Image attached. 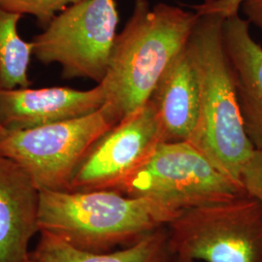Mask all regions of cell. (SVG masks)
I'll use <instances>...</instances> for the list:
<instances>
[{
  "label": "cell",
  "instance_id": "obj_1",
  "mask_svg": "<svg viewBox=\"0 0 262 262\" xmlns=\"http://www.w3.org/2000/svg\"><path fill=\"white\" fill-rule=\"evenodd\" d=\"M180 213L110 189L40 190L38 228L78 250L108 253L137 243Z\"/></svg>",
  "mask_w": 262,
  "mask_h": 262
},
{
  "label": "cell",
  "instance_id": "obj_2",
  "mask_svg": "<svg viewBox=\"0 0 262 262\" xmlns=\"http://www.w3.org/2000/svg\"><path fill=\"white\" fill-rule=\"evenodd\" d=\"M197 17L166 3L150 6L148 0H134L100 83L119 121L149 101L160 77L186 47Z\"/></svg>",
  "mask_w": 262,
  "mask_h": 262
},
{
  "label": "cell",
  "instance_id": "obj_3",
  "mask_svg": "<svg viewBox=\"0 0 262 262\" xmlns=\"http://www.w3.org/2000/svg\"><path fill=\"white\" fill-rule=\"evenodd\" d=\"M197 15L187 43L200 94L199 124L190 143L221 172L242 186L241 171L255 149L244 129L224 47L225 17L217 13Z\"/></svg>",
  "mask_w": 262,
  "mask_h": 262
},
{
  "label": "cell",
  "instance_id": "obj_4",
  "mask_svg": "<svg viewBox=\"0 0 262 262\" xmlns=\"http://www.w3.org/2000/svg\"><path fill=\"white\" fill-rule=\"evenodd\" d=\"M172 254L205 262H262V203L247 192L184 210L167 226Z\"/></svg>",
  "mask_w": 262,
  "mask_h": 262
},
{
  "label": "cell",
  "instance_id": "obj_5",
  "mask_svg": "<svg viewBox=\"0 0 262 262\" xmlns=\"http://www.w3.org/2000/svg\"><path fill=\"white\" fill-rule=\"evenodd\" d=\"M119 122L105 104L74 120L8 131L0 140V155L18 163L39 190H68L95 143Z\"/></svg>",
  "mask_w": 262,
  "mask_h": 262
},
{
  "label": "cell",
  "instance_id": "obj_6",
  "mask_svg": "<svg viewBox=\"0 0 262 262\" xmlns=\"http://www.w3.org/2000/svg\"><path fill=\"white\" fill-rule=\"evenodd\" d=\"M177 212L226 201L244 187L221 172L190 142H163L118 190Z\"/></svg>",
  "mask_w": 262,
  "mask_h": 262
},
{
  "label": "cell",
  "instance_id": "obj_7",
  "mask_svg": "<svg viewBox=\"0 0 262 262\" xmlns=\"http://www.w3.org/2000/svg\"><path fill=\"white\" fill-rule=\"evenodd\" d=\"M120 21L115 0H83L57 14L33 39V56L66 79L105 78Z\"/></svg>",
  "mask_w": 262,
  "mask_h": 262
},
{
  "label": "cell",
  "instance_id": "obj_8",
  "mask_svg": "<svg viewBox=\"0 0 262 262\" xmlns=\"http://www.w3.org/2000/svg\"><path fill=\"white\" fill-rule=\"evenodd\" d=\"M163 142L162 124L148 101L117 122L95 143L77 169L68 190L118 191Z\"/></svg>",
  "mask_w": 262,
  "mask_h": 262
},
{
  "label": "cell",
  "instance_id": "obj_9",
  "mask_svg": "<svg viewBox=\"0 0 262 262\" xmlns=\"http://www.w3.org/2000/svg\"><path fill=\"white\" fill-rule=\"evenodd\" d=\"M106 104L103 86L88 91L67 86L0 90V123L7 131L25 130L84 117Z\"/></svg>",
  "mask_w": 262,
  "mask_h": 262
},
{
  "label": "cell",
  "instance_id": "obj_10",
  "mask_svg": "<svg viewBox=\"0 0 262 262\" xmlns=\"http://www.w3.org/2000/svg\"><path fill=\"white\" fill-rule=\"evenodd\" d=\"M40 190L14 160L0 155V262H24L39 232Z\"/></svg>",
  "mask_w": 262,
  "mask_h": 262
},
{
  "label": "cell",
  "instance_id": "obj_11",
  "mask_svg": "<svg viewBox=\"0 0 262 262\" xmlns=\"http://www.w3.org/2000/svg\"><path fill=\"white\" fill-rule=\"evenodd\" d=\"M222 33L244 129L254 149H262V46L238 13L225 18Z\"/></svg>",
  "mask_w": 262,
  "mask_h": 262
},
{
  "label": "cell",
  "instance_id": "obj_12",
  "mask_svg": "<svg viewBox=\"0 0 262 262\" xmlns=\"http://www.w3.org/2000/svg\"><path fill=\"white\" fill-rule=\"evenodd\" d=\"M149 101L162 124L165 142L193 139L200 118V94L187 45L160 77Z\"/></svg>",
  "mask_w": 262,
  "mask_h": 262
},
{
  "label": "cell",
  "instance_id": "obj_13",
  "mask_svg": "<svg viewBox=\"0 0 262 262\" xmlns=\"http://www.w3.org/2000/svg\"><path fill=\"white\" fill-rule=\"evenodd\" d=\"M30 254L36 262H168L172 256L166 226L129 247L108 253L81 251L55 237L41 234Z\"/></svg>",
  "mask_w": 262,
  "mask_h": 262
},
{
  "label": "cell",
  "instance_id": "obj_14",
  "mask_svg": "<svg viewBox=\"0 0 262 262\" xmlns=\"http://www.w3.org/2000/svg\"><path fill=\"white\" fill-rule=\"evenodd\" d=\"M21 15L0 6V84L2 89L28 88V68L33 56V43L19 36Z\"/></svg>",
  "mask_w": 262,
  "mask_h": 262
},
{
  "label": "cell",
  "instance_id": "obj_15",
  "mask_svg": "<svg viewBox=\"0 0 262 262\" xmlns=\"http://www.w3.org/2000/svg\"><path fill=\"white\" fill-rule=\"evenodd\" d=\"M83 0H0V6L11 12L31 15L44 26L71 5Z\"/></svg>",
  "mask_w": 262,
  "mask_h": 262
},
{
  "label": "cell",
  "instance_id": "obj_16",
  "mask_svg": "<svg viewBox=\"0 0 262 262\" xmlns=\"http://www.w3.org/2000/svg\"><path fill=\"white\" fill-rule=\"evenodd\" d=\"M240 180L245 191L262 203V149L253 150L244 164Z\"/></svg>",
  "mask_w": 262,
  "mask_h": 262
},
{
  "label": "cell",
  "instance_id": "obj_17",
  "mask_svg": "<svg viewBox=\"0 0 262 262\" xmlns=\"http://www.w3.org/2000/svg\"><path fill=\"white\" fill-rule=\"evenodd\" d=\"M244 0H204L190 7L197 13H217L225 18L237 14Z\"/></svg>",
  "mask_w": 262,
  "mask_h": 262
},
{
  "label": "cell",
  "instance_id": "obj_18",
  "mask_svg": "<svg viewBox=\"0 0 262 262\" xmlns=\"http://www.w3.org/2000/svg\"><path fill=\"white\" fill-rule=\"evenodd\" d=\"M240 8L250 24L262 31V0H244Z\"/></svg>",
  "mask_w": 262,
  "mask_h": 262
},
{
  "label": "cell",
  "instance_id": "obj_19",
  "mask_svg": "<svg viewBox=\"0 0 262 262\" xmlns=\"http://www.w3.org/2000/svg\"><path fill=\"white\" fill-rule=\"evenodd\" d=\"M168 262H195L190 258H187L185 256H181V255H176V254H172L171 258Z\"/></svg>",
  "mask_w": 262,
  "mask_h": 262
},
{
  "label": "cell",
  "instance_id": "obj_20",
  "mask_svg": "<svg viewBox=\"0 0 262 262\" xmlns=\"http://www.w3.org/2000/svg\"><path fill=\"white\" fill-rule=\"evenodd\" d=\"M1 89H2V88H1V84H0V90H1ZM7 132H8V131L6 130V129L2 126V124L0 123V140L6 135Z\"/></svg>",
  "mask_w": 262,
  "mask_h": 262
},
{
  "label": "cell",
  "instance_id": "obj_21",
  "mask_svg": "<svg viewBox=\"0 0 262 262\" xmlns=\"http://www.w3.org/2000/svg\"><path fill=\"white\" fill-rule=\"evenodd\" d=\"M24 262H36L35 261V260H34V259H33V258H32V256H31V254H30V255H29V257H28V258H27V259H26V260H25V261Z\"/></svg>",
  "mask_w": 262,
  "mask_h": 262
}]
</instances>
